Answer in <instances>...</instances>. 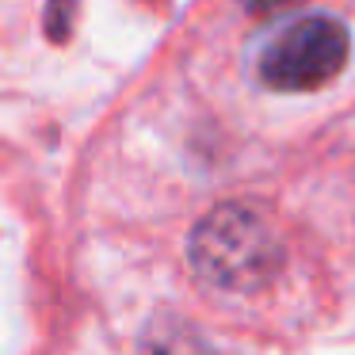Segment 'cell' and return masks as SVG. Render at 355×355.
<instances>
[{
  "label": "cell",
  "instance_id": "cell-1",
  "mask_svg": "<svg viewBox=\"0 0 355 355\" xmlns=\"http://www.w3.org/2000/svg\"><path fill=\"white\" fill-rule=\"evenodd\" d=\"M191 268L218 291H260L283 268V237L260 207L225 202L195 225Z\"/></svg>",
  "mask_w": 355,
  "mask_h": 355
},
{
  "label": "cell",
  "instance_id": "cell-2",
  "mask_svg": "<svg viewBox=\"0 0 355 355\" xmlns=\"http://www.w3.org/2000/svg\"><path fill=\"white\" fill-rule=\"evenodd\" d=\"M347 65V31L332 16H306L260 54V80L275 92H313Z\"/></svg>",
  "mask_w": 355,
  "mask_h": 355
},
{
  "label": "cell",
  "instance_id": "cell-3",
  "mask_svg": "<svg viewBox=\"0 0 355 355\" xmlns=\"http://www.w3.org/2000/svg\"><path fill=\"white\" fill-rule=\"evenodd\" d=\"M146 355H210V352L187 329H172V332H153L146 340Z\"/></svg>",
  "mask_w": 355,
  "mask_h": 355
},
{
  "label": "cell",
  "instance_id": "cell-4",
  "mask_svg": "<svg viewBox=\"0 0 355 355\" xmlns=\"http://www.w3.org/2000/svg\"><path fill=\"white\" fill-rule=\"evenodd\" d=\"M73 12H77V0H50L46 31H50V39H54V42H65V39H69Z\"/></svg>",
  "mask_w": 355,
  "mask_h": 355
}]
</instances>
